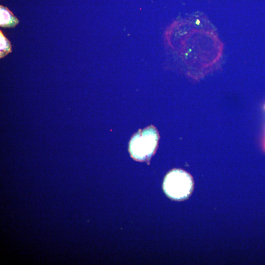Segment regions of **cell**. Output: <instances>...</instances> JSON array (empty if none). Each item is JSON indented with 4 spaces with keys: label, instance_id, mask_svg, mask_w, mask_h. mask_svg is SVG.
<instances>
[{
    "label": "cell",
    "instance_id": "2",
    "mask_svg": "<svg viewBox=\"0 0 265 265\" xmlns=\"http://www.w3.org/2000/svg\"><path fill=\"white\" fill-rule=\"evenodd\" d=\"M193 181L190 175L180 169H174L166 176L163 188L167 195L173 199L182 200L191 193Z\"/></svg>",
    "mask_w": 265,
    "mask_h": 265
},
{
    "label": "cell",
    "instance_id": "3",
    "mask_svg": "<svg viewBox=\"0 0 265 265\" xmlns=\"http://www.w3.org/2000/svg\"><path fill=\"white\" fill-rule=\"evenodd\" d=\"M19 23V20L7 8L0 6V26L3 27H12Z\"/></svg>",
    "mask_w": 265,
    "mask_h": 265
},
{
    "label": "cell",
    "instance_id": "1",
    "mask_svg": "<svg viewBox=\"0 0 265 265\" xmlns=\"http://www.w3.org/2000/svg\"><path fill=\"white\" fill-rule=\"evenodd\" d=\"M158 139V132L154 127L139 131L130 142L129 150L131 155L138 160L147 159L155 152Z\"/></svg>",
    "mask_w": 265,
    "mask_h": 265
},
{
    "label": "cell",
    "instance_id": "4",
    "mask_svg": "<svg viewBox=\"0 0 265 265\" xmlns=\"http://www.w3.org/2000/svg\"><path fill=\"white\" fill-rule=\"evenodd\" d=\"M11 52V45L10 41L0 31V57L2 58Z\"/></svg>",
    "mask_w": 265,
    "mask_h": 265
}]
</instances>
